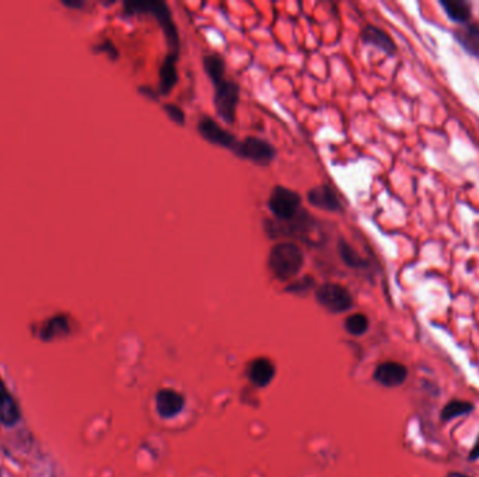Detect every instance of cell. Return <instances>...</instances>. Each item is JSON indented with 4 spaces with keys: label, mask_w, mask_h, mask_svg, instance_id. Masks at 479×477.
<instances>
[{
    "label": "cell",
    "mask_w": 479,
    "mask_h": 477,
    "mask_svg": "<svg viewBox=\"0 0 479 477\" xmlns=\"http://www.w3.org/2000/svg\"><path fill=\"white\" fill-rule=\"evenodd\" d=\"M304 252L295 243H279L271 248L268 266L279 281H291L304 266Z\"/></svg>",
    "instance_id": "cell-1"
},
{
    "label": "cell",
    "mask_w": 479,
    "mask_h": 477,
    "mask_svg": "<svg viewBox=\"0 0 479 477\" xmlns=\"http://www.w3.org/2000/svg\"><path fill=\"white\" fill-rule=\"evenodd\" d=\"M124 10L129 16L132 14L153 16L156 21L160 24L166 35L171 52L178 54V46H179L178 30L167 3L160 2V0H135V2H126L124 5Z\"/></svg>",
    "instance_id": "cell-2"
},
{
    "label": "cell",
    "mask_w": 479,
    "mask_h": 477,
    "mask_svg": "<svg viewBox=\"0 0 479 477\" xmlns=\"http://www.w3.org/2000/svg\"><path fill=\"white\" fill-rule=\"evenodd\" d=\"M268 207L276 220L289 221L302 212V196L286 186H275L268 199Z\"/></svg>",
    "instance_id": "cell-3"
},
{
    "label": "cell",
    "mask_w": 479,
    "mask_h": 477,
    "mask_svg": "<svg viewBox=\"0 0 479 477\" xmlns=\"http://www.w3.org/2000/svg\"><path fill=\"white\" fill-rule=\"evenodd\" d=\"M215 85L213 104L216 112L226 123H234L240 103V85L233 80H222Z\"/></svg>",
    "instance_id": "cell-4"
},
{
    "label": "cell",
    "mask_w": 479,
    "mask_h": 477,
    "mask_svg": "<svg viewBox=\"0 0 479 477\" xmlns=\"http://www.w3.org/2000/svg\"><path fill=\"white\" fill-rule=\"evenodd\" d=\"M234 154L238 159L251 161L257 165L266 167L275 160L276 150L269 141L257 136H248L244 140L237 143Z\"/></svg>",
    "instance_id": "cell-5"
},
{
    "label": "cell",
    "mask_w": 479,
    "mask_h": 477,
    "mask_svg": "<svg viewBox=\"0 0 479 477\" xmlns=\"http://www.w3.org/2000/svg\"><path fill=\"white\" fill-rule=\"evenodd\" d=\"M320 305L332 314H341L352 308L353 298L346 287L338 283H324L315 290Z\"/></svg>",
    "instance_id": "cell-6"
},
{
    "label": "cell",
    "mask_w": 479,
    "mask_h": 477,
    "mask_svg": "<svg viewBox=\"0 0 479 477\" xmlns=\"http://www.w3.org/2000/svg\"><path fill=\"white\" fill-rule=\"evenodd\" d=\"M313 228V220L304 212L289 221L265 220L264 230L269 238H304Z\"/></svg>",
    "instance_id": "cell-7"
},
{
    "label": "cell",
    "mask_w": 479,
    "mask_h": 477,
    "mask_svg": "<svg viewBox=\"0 0 479 477\" xmlns=\"http://www.w3.org/2000/svg\"><path fill=\"white\" fill-rule=\"evenodd\" d=\"M198 132L205 139L209 141L211 145L227 149L234 152L238 140L233 133L226 130L222 125H219L213 118L211 116H202L198 122Z\"/></svg>",
    "instance_id": "cell-8"
},
{
    "label": "cell",
    "mask_w": 479,
    "mask_h": 477,
    "mask_svg": "<svg viewBox=\"0 0 479 477\" xmlns=\"http://www.w3.org/2000/svg\"><path fill=\"white\" fill-rule=\"evenodd\" d=\"M307 202L320 210L331 212V213L340 212L342 209L338 194L335 192L332 186L326 183H322L310 189L307 194Z\"/></svg>",
    "instance_id": "cell-9"
},
{
    "label": "cell",
    "mask_w": 479,
    "mask_h": 477,
    "mask_svg": "<svg viewBox=\"0 0 479 477\" xmlns=\"http://www.w3.org/2000/svg\"><path fill=\"white\" fill-rule=\"evenodd\" d=\"M408 378V368L395 361H387L377 365L374 371V379L386 388H395L402 385Z\"/></svg>",
    "instance_id": "cell-10"
},
{
    "label": "cell",
    "mask_w": 479,
    "mask_h": 477,
    "mask_svg": "<svg viewBox=\"0 0 479 477\" xmlns=\"http://www.w3.org/2000/svg\"><path fill=\"white\" fill-rule=\"evenodd\" d=\"M362 41L367 45L375 46L377 50L382 51L387 55H394L397 52V46L393 41V38L381 28L375 26H366L362 30Z\"/></svg>",
    "instance_id": "cell-11"
},
{
    "label": "cell",
    "mask_w": 479,
    "mask_h": 477,
    "mask_svg": "<svg viewBox=\"0 0 479 477\" xmlns=\"http://www.w3.org/2000/svg\"><path fill=\"white\" fill-rule=\"evenodd\" d=\"M184 398L173 389H162L156 396V409L163 418L175 417L184 407Z\"/></svg>",
    "instance_id": "cell-12"
},
{
    "label": "cell",
    "mask_w": 479,
    "mask_h": 477,
    "mask_svg": "<svg viewBox=\"0 0 479 477\" xmlns=\"http://www.w3.org/2000/svg\"><path fill=\"white\" fill-rule=\"evenodd\" d=\"M177 61H178V54L170 52L164 58V61L160 66V81H159V88H157V92L160 95H168L178 83Z\"/></svg>",
    "instance_id": "cell-13"
},
{
    "label": "cell",
    "mask_w": 479,
    "mask_h": 477,
    "mask_svg": "<svg viewBox=\"0 0 479 477\" xmlns=\"http://www.w3.org/2000/svg\"><path fill=\"white\" fill-rule=\"evenodd\" d=\"M20 420V409L14 398L8 391L6 385L0 379V423L5 425H14Z\"/></svg>",
    "instance_id": "cell-14"
},
{
    "label": "cell",
    "mask_w": 479,
    "mask_h": 477,
    "mask_svg": "<svg viewBox=\"0 0 479 477\" xmlns=\"http://www.w3.org/2000/svg\"><path fill=\"white\" fill-rule=\"evenodd\" d=\"M248 376L257 387H266L275 376V365L268 358H257L250 364Z\"/></svg>",
    "instance_id": "cell-15"
},
{
    "label": "cell",
    "mask_w": 479,
    "mask_h": 477,
    "mask_svg": "<svg viewBox=\"0 0 479 477\" xmlns=\"http://www.w3.org/2000/svg\"><path fill=\"white\" fill-rule=\"evenodd\" d=\"M204 69L213 84L224 80L226 65H224V61L220 55H217V54L205 55L204 57Z\"/></svg>",
    "instance_id": "cell-16"
},
{
    "label": "cell",
    "mask_w": 479,
    "mask_h": 477,
    "mask_svg": "<svg viewBox=\"0 0 479 477\" xmlns=\"http://www.w3.org/2000/svg\"><path fill=\"white\" fill-rule=\"evenodd\" d=\"M442 8L444 9L446 14L456 23H467L471 19V6L467 2H451V0H447V2H440Z\"/></svg>",
    "instance_id": "cell-17"
},
{
    "label": "cell",
    "mask_w": 479,
    "mask_h": 477,
    "mask_svg": "<svg viewBox=\"0 0 479 477\" xmlns=\"http://www.w3.org/2000/svg\"><path fill=\"white\" fill-rule=\"evenodd\" d=\"M457 39L465 50L473 55H479V27L475 24L467 26L457 32Z\"/></svg>",
    "instance_id": "cell-18"
},
{
    "label": "cell",
    "mask_w": 479,
    "mask_h": 477,
    "mask_svg": "<svg viewBox=\"0 0 479 477\" xmlns=\"http://www.w3.org/2000/svg\"><path fill=\"white\" fill-rule=\"evenodd\" d=\"M338 254L342 259V262L353 269H363L367 266L366 261L352 248V245L349 243H346L344 238L338 241Z\"/></svg>",
    "instance_id": "cell-19"
},
{
    "label": "cell",
    "mask_w": 479,
    "mask_h": 477,
    "mask_svg": "<svg viewBox=\"0 0 479 477\" xmlns=\"http://www.w3.org/2000/svg\"><path fill=\"white\" fill-rule=\"evenodd\" d=\"M473 410V405L465 400H451L449 402L442 413H440V418L442 421H451L456 417H461V416H467Z\"/></svg>",
    "instance_id": "cell-20"
},
{
    "label": "cell",
    "mask_w": 479,
    "mask_h": 477,
    "mask_svg": "<svg viewBox=\"0 0 479 477\" xmlns=\"http://www.w3.org/2000/svg\"><path fill=\"white\" fill-rule=\"evenodd\" d=\"M345 327L353 336L364 335L369 329V319L364 314H353L346 318Z\"/></svg>",
    "instance_id": "cell-21"
},
{
    "label": "cell",
    "mask_w": 479,
    "mask_h": 477,
    "mask_svg": "<svg viewBox=\"0 0 479 477\" xmlns=\"http://www.w3.org/2000/svg\"><path fill=\"white\" fill-rule=\"evenodd\" d=\"M314 285H315L314 278L310 276H306L303 278L293 280L286 290L289 293H295V294H303V293H309V290H311Z\"/></svg>",
    "instance_id": "cell-22"
},
{
    "label": "cell",
    "mask_w": 479,
    "mask_h": 477,
    "mask_svg": "<svg viewBox=\"0 0 479 477\" xmlns=\"http://www.w3.org/2000/svg\"><path fill=\"white\" fill-rule=\"evenodd\" d=\"M163 110H164V112L167 114V116H168L173 122H175V123L179 125V126H184V125H185L186 116H185V112H184L182 108H179L178 105L170 103V104H163Z\"/></svg>",
    "instance_id": "cell-23"
},
{
    "label": "cell",
    "mask_w": 479,
    "mask_h": 477,
    "mask_svg": "<svg viewBox=\"0 0 479 477\" xmlns=\"http://www.w3.org/2000/svg\"><path fill=\"white\" fill-rule=\"evenodd\" d=\"M468 459H469V460H476V459H479V437L476 438V443L473 444L472 449L469 451Z\"/></svg>",
    "instance_id": "cell-24"
},
{
    "label": "cell",
    "mask_w": 479,
    "mask_h": 477,
    "mask_svg": "<svg viewBox=\"0 0 479 477\" xmlns=\"http://www.w3.org/2000/svg\"><path fill=\"white\" fill-rule=\"evenodd\" d=\"M446 477H468V476H465L462 473H458V471H450Z\"/></svg>",
    "instance_id": "cell-25"
}]
</instances>
